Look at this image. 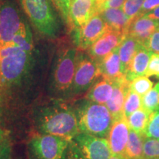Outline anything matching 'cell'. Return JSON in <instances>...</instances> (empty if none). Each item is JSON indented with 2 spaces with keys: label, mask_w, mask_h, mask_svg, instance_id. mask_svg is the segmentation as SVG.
I'll use <instances>...</instances> for the list:
<instances>
[{
  "label": "cell",
  "mask_w": 159,
  "mask_h": 159,
  "mask_svg": "<svg viewBox=\"0 0 159 159\" xmlns=\"http://www.w3.org/2000/svg\"><path fill=\"white\" fill-rule=\"evenodd\" d=\"M34 123L40 134L72 140L80 133L74 108L60 102L43 105L35 110Z\"/></svg>",
  "instance_id": "1"
},
{
  "label": "cell",
  "mask_w": 159,
  "mask_h": 159,
  "mask_svg": "<svg viewBox=\"0 0 159 159\" xmlns=\"http://www.w3.org/2000/svg\"><path fill=\"white\" fill-rule=\"evenodd\" d=\"M1 49L0 91L14 88L21 84L31 69L33 52H29L11 43Z\"/></svg>",
  "instance_id": "2"
},
{
  "label": "cell",
  "mask_w": 159,
  "mask_h": 159,
  "mask_svg": "<svg viewBox=\"0 0 159 159\" xmlns=\"http://www.w3.org/2000/svg\"><path fill=\"white\" fill-rule=\"evenodd\" d=\"M74 109L80 133L108 137L114 119L106 105L85 99L77 102Z\"/></svg>",
  "instance_id": "3"
},
{
  "label": "cell",
  "mask_w": 159,
  "mask_h": 159,
  "mask_svg": "<svg viewBox=\"0 0 159 159\" xmlns=\"http://www.w3.org/2000/svg\"><path fill=\"white\" fill-rule=\"evenodd\" d=\"M23 11L35 28L46 37L54 39L59 24L51 0H19Z\"/></svg>",
  "instance_id": "4"
},
{
  "label": "cell",
  "mask_w": 159,
  "mask_h": 159,
  "mask_svg": "<svg viewBox=\"0 0 159 159\" xmlns=\"http://www.w3.org/2000/svg\"><path fill=\"white\" fill-rule=\"evenodd\" d=\"M77 56V49L72 47L60 52L51 79L52 86L58 94H69L76 70Z\"/></svg>",
  "instance_id": "5"
},
{
  "label": "cell",
  "mask_w": 159,
  "mask_h": 159,
  "mask_svg": "<svg viewBox=\"0 0 159 159\" xmlns=\"http://www.w3.org/2000/svg\"><path fill=\"white\" fill-rule=\"evenodd\" d=\"M70 140L51 134H34L27 143L30 159H62Z\"/></svg>",
  "instance_id": "6"
},
{
  "label": "cell",
  "mask_w": 159,
  "mask_h": 159,
  "mask_svg": "<svg viewBox=\"0 0 159 159\" xmlns=\"http://www.w3.org/2000/svg\"><path fill=\"white\" fill-rule=\"evenodd\" d=\"M101 77L99 64L95 60L78 52L77 66L69 96H78L89 90Z\"/></svg>",
  "instance_id": "7"
},
{
  "label": "cell",
  "mask_w": 159,
  "mask_h": 159,
  "mask_svg": "<svg viewBox=\"0 0 159 159\" xmlns=\"http://www.w3.org/2000/svg\"><path fill=\"white\" fill-rule=\"evenodd\" d=\"M24 23L12 0H0V49L11 44Z\"/></svg>",
  "instance_id": "8"
},
{
  "label": "cell",
  "mask_w": 159,
  "mask_h": 159,
  "mask_svg": "<svg viewBox=\"0 0 159 159\" xmlns=\"http://www.w3.org/2000/svg\"><path fill=\"white\" fill-rule=\"evenodd\" d=\"M110 29L99 13L95 14L83 27L75 30L73 33V41L77 49L88 50V49L102 36Z\"/></svg>",
  "instance_id": "9"
},
{
  "label": "cell",
  "mask_w": 159,
  "mask_h": 159,
  "mask_svg": "<svg viewBox=\"0 0 159 159\" xmlns=\"http://www.w3.org/2000/svg\"><path fill=\"white\" fill-rule=\"evenodd\" d=\"M73 140L87 159H108L112 155L108 139L79 133Z\"/></svg>",
  "instance_id": "10"
},
{
  "label": "cell",
  "mask_w": 159,
  "mask_h": 159,
  "mask_svg": "<svg viewBox=\"0 0 159 159\" xmlns=\"http://www.w3.org/2000/svg\"><path fill=\"white\" fill-rule=\"evenodd\" d=\"M125 34L122 32L109 30L88 49V55L99 62L105 56L117 49Z\"/></svg>",
  "instance_id": "11"
},
{
  "label": "cell",
  "mask_w": 159,
  "mask_h": 159,
  "mask_svg": "<svg viewBox=\"0 0 159 159\" xmlns=\"http://www.w3.org/2000/svg\"><path fill=\"white\" fill-rule=\"evenodd\" d=\"M95 14L96 0H71L68 27L71 31L78 29Z\"/></svg>",
  "instance_id": "12"
},
{
  "label": "cell",
  "mask_w": 159,
  "mask_h": 159,
  "mask_svg": "<svg viewBox=\"0 0 159 159\" xmlns=\"http://www.w3.org/2000/svg\"><path fill=\"white\" fill-rule=\"evenodd\" d=\"M130 128L125 116L113 122L108 136L112 154L124 155L128 141Z\"/></svg>",
  "instance_id": "13"
},
{
  "label": "cell",
  "mask_w": 159,
  "mask_h": 159,
  "mask_svg": "<svg viewBox=\"0 0 159 159\" xmlns=\"http://www.w3.org/2000/svg\"><path fill=\"white\" fill-rule=\"evenodd\" d=\"M159 27V21L150 19L144 14H139L133 19L129 24L125 35L136 39L144 45L150 35Z\"/></svg>",
  "instance_id": "14"
},
{
  "label": "cell",
  "mask_w": 159,
  "mask_h": 159,
  "mask_svg": "<svg viewBox=\"0 0 159 159\" xmlns=\"http://www.w3.org/2000/svg\"><path fill=\"white\" fill-rule=\"evenodd\" d=\"M129 91L130 82L127 80L125 77L115 80L113 94L105 104L114 121L124 116V105Z\"/></svg>",
  "instance_id": "15"
},
{
  "label": "cell",
  "mask_w": 159,
  "mask_h": 159,
  "mask_svg": "<svg viewBox=\"0 0 159 159\" xmlns=\"http://www.w3.org/2000/svg\"><path fill=\"white\" fill-rule=\"evenodd\" d=\"M152 54L143 44L139 47L125 73L127 80L131 82L136 77L145 75Z\"/></svg>",
  "instance_id": "16"
},
{
  "label": "cell",
  "mask_w": 159,
  "mask_h": 159,
  "mask_svg": "<svg viewBox=\"0 0 159 159\" xmlns=\"http://www.w3.org/2000/svg\"><path fill=\"white\" fill-rule=\"evenodd\" d=\"M118 48L98 62L101 77L114 81L125 77L121 68Z\"/></svg>",
  "instance_id": "17"
},
{
  "label": "cell",
  "mask_w": 159,
  "mask_h": 159,
  "mask_svg": "<svg viewBox=\"0 0 159 159\" xmlns=\"http://www.w3.org/2000/svg\"><path fill=\"white\" fill-rule=\"evenodd\" d=\"M114 82L102 77L98 79L89 89L86 99L99 104H106L113 94Z\"/></svg>",
  "instance_id": "18"
},
{
  "label": "cell",
  "mask_w": 159,
  "mask_h": 159,
  "mask_svg": "<svg viewBox=\"0 0 159 159\" xmlns=\"http://www.w3.org/2000/svg\"><path fill=\"white\" fill-rule=\"evenodd\" d=\"M111 30L125 33L131 20L127 16L122 7L107 8L99 13Z\"/></svg>",
  "instance_id": "19"
},
{
  "label": "cell",
  "mask_w": 159,
  "mask_h": 159,
  "mask_svg": "<svg viewBox=\"0 0 159 159\" xmlns=\"http://www.w3.org/2000/svg\"><path fill=\"white\" fill-rule=\"evenodd\" d=\"M142 45L136 39L129 35H125L119 46V55L122 73L125 75L127 69L139 47Z\"/></svg>",
  "instance_id": "20"
},
{
  "label": "cell",
  "mask_w": 159,
  "mask_h": 159,
  "mask_svg": "<svg viewBox=\"0 0 159 159\" xmlns=\"http://www.w3.org/2000/svg\"><path fill=\"white\" fill-rule=\"evenodd\" d=\"M146 136L130 129L125 156L128 159H142L144 142Z\"/></svg>",
  "instance_id": "21"
},
{
  "label": "cell",
  "mask_w": 159,
  "mask_h": 159,
  "mask_svg": "<svg viewBox=\"0 0 159 159\" xmlns=\"http://www.w3.org/2000/svg\"><path fill=\"white\" fill-rule=\"evenodd\" d=\"M150 114L151 113L149 111L142 108L130 114L128 118H126L130 130L136 131L139 134H144L150 119Z\"/></svg>",
  "instance_id": "22"
},
{
  "label": "cell",
  "mask_w": 159,
  "mask_h": 159,
  "mask_svg": "<svg viewBox=\"0 0 159 159\" xmlns=\"http://www.w3.org/2000/svg\"><path fill=\"white\" fill-rule=\"evenodd\" d=\"M13 44L19 47L22 50L29 52H33V34L29 26L25 22L21 26L19 32L13 37L12 43Z\"/></svg>",
  "instance_id": "23"
},
{
  "label": "cell",
  "mask_w": 159,
  "mask_h": 159,
  "mask_svg": "<svg viewBox=\"0 0 159 159\" xmlns=\"http://www.w3.org/2000/svg\"><path fill=\"white\" fill-rule=\"evenodd\" d=\"M142 108L150 113L159 109V82L142 97Z\"/></svg>",
  "instance_id": "24"
},
{
  "label": "cell",
  "mask_w": 159,
  "mask_h": 159,
  "mask_svg": "<svg viewBox=\"0 0 159 159\" xmlns=\"http://www.w3.org/2000/svg\"><path fill=\"white\" fill-rule=\"evenodd\" d=\"M153 86V82L148 77L143 75L136 77L130 82V89L143 97Z\"/></svg>",
  "instance_id": "25"
},
{
  "label": "cell",
  "mask_w": 159,
  "mask_h": 159,
  "mask_svg": "<svg viewBox=\"0 0 159 159\" xmlns=\"http://www.w3.org/2000/svg\"><path fill=\"white\" fill-rule=\"evenodd\" d=\"M142 108V98L132 90L129 91L124 105V116L128 118L130 114Z\"/></svg>",
  "instance_id": "26"
},
{
  "label": "cell",
  "mask_w": 159,
  "mask_h": 159,
  "mask_svg": "<svg viewBox=\"0 0 159 159\" xmlns=\"http://www.w3.org/2000/svg\"><path fill=\"white\" fill-rule=\"evenodd\" d=\"M142 159H159V139L145 138Z\"/></svg>",
  "instance_id": "27"
},
{
  "label": "cell",
  "mask_w": 159,
  "mask_h": 159,
  "mask_svg": "<svg viewBox=\"0 0 159 159\" xmlns=\"http://www.w3.org/2000/svg\"><path fill=\"white\" fill-rule=\"evenodd\" d=\"M144 135L147 138L159 139V109L150 114Z\"/></svg>",
  "instance_id": "28"
},
{
  "label": "cell",
  "mask_w": 159,
  "mask_h": 159,
  "mask_svg": "<svg viewBox=\"0 0 159 159\" xmlns=\"http://www.w3.org/2000/svg\"><path fill=\"white\" fill-rule=\"evenodd\" d=\"M144 0H125L122 8L130 20L139 14Z\"/></svg>",
  "instance_id": "29"
},
{
  "label": "cell",
  "mask_w": 159,
  "mask_h": 159,
  "mask_svg": "<svg viewBox=\"0 0 159 159\" xmlns=\"http://www.w3.org/2000/svg\"><path fill=\"white\" fill-rule=\"evenodd\" d=\"M51 2L54 5L55 8L57 10L65 25L68 27L71 0H51Z\"/></svg>",
  "instance_id": "30"
},
{
  "label": "cell",
  "mask_w": 159,
  "mask_h": 159,
  "mask_svg": "<svg viewBox=\"0 0 159 159\" xmlns=\"http://www.w3.org/2000/svg\"><path fill=\"white\" fill-rule=\"evenodd\" d=\"M62 159H87L74 140H70Z\"/></svg>",
  "instance_id": "31"
},
{
  "label": "cell",
  "mask_w": 159,
  "mask_h": 159,
  "mask_svg": "<svg viewBox=\"0 0 159 159\" xmlns=\"http://www.w3.org/2000/svg\"><path fill=\"white\" fill-rule=\"evenodd\" d=\"M145 76L154 77L156 79H159V53L151 55Z\"/></svg>",
  "instance_id": "32"
},
{
  "label": "cell",
  "mask_w": 159,
  "mask_h": 159,
  "mask_svg": "<svg viewBox=\"0 0 159 159\" xmlns=\"http://www.w3.org/2000/svg\"><path fill=\"white\" fill-rule=\"evenodd\" d=\"M0 159H13V148L9 137L5 135L0 144Z\"/></svg>",
  "instance_id": "33"
},
{
  "label": "cell",
  "mask_w": 159,
  "mask_h": 159,
  "mask_svg": "<svg viewBox=\"0 0 159 159\" xmlns=\"http://www.w3.org/2000/svg\"><path fill=\"white\" fill-rule=\"evenodd\" d=\"M144 47L151 52L152 54H158L159 53V29L150 35L147 42L144 43Z\"/></svg>",
  "instance_id": "34"
},
{
  "label": "cell",
  "mask_w": 159,
  "mask_h": 159,
  "mask_svg": "<svg viewBox=\"0 0 159 159\" xmlns=\"http://www.w3.org/2000/svg\"><path fill=\"white\" fill-rule=\"evenodd\" d=\"M158 6L159 0H144L139 14H146Z\"/></svg>",
  "instance_id": "35"
},
{
  "label": "cell",
  "mask_w": 159,
  "mask_h": 159,
  "mask_svg": "<svg viewBox=\"0 0 159 159\" xmlns=\"http://www.w3.org/2000/svg\"><path fill=\"white\" fill-rule=\"evenodd\" d=\"M125 1V0H109L108 2H107L106 3L103 5L100 12L107 8H119V7H122Z\"/></svg>",
  "instance_id": "36"
},
{
  "label": "cell",
  "mask_w": 159,
  "mask_h": 159,
  "mask_svg": "<svg viewBox=\"0 0 159 159\" xmlns=\"http://www.w3.org/2000/svg\"><path fill=\"white\" fill-rule=\"evenodd\" d=\"M144 15H146L147 16L150 18V19L159 21V6L156 7V8H154L153 10H152L151 11L148 12V13H146Z\"/></svg>",
  "instance_id": "37"
},
{
  "label": "cell",
  "mask_w": 159,
  "mask_h": 159,
  "mask_svg": "<svg viewBox=\"0 0 159 159\" xmlns=\"http://www.w3.org/2000/svg\"><path fill=\"white\" fill-rule=\"evenodd\" d=\"M108 159H128V158L125 156H124V155L112 154Z\"/></svg>",
  "instance_id": "38"
},
{
  "label": "cell",
  "mask_w": 159,
  "mask_h": 159,
  "mask_svg": "<svg viewBox=\"0 0 159 159\" xmlns=\"http://www.w3.org/2000/svg\"><path fill=\"white\" fill-rule=\"evenodd\" d=\"M4 137H5V133H4L3 130L2 129L1 127H0V144H1L2 142Z\"/></svg>",
  "instance_id": "39"
},
{
  "label": "cell",
  "mask_w": 159,
  "mask_h": 159,
  "mask_svg": "<svg viewBox=\"0 0 159 159\" xmlns=\"http://www.w3.org/2000/svg\"><path fill=\"white\" fill-rule=\"evenodd\" d=\"M1 60H2V57H1V49H0V64H1Z\"/></svg>",
  "instance_id": "40"
},
{
  "label": "cell",
  "mask_w": 159,
  "mask_h": 159,
  "mask_svg": "<svg viewBox=\"0 0 159 159\" xmlns=\"http://www.w3.org/2000/svg\"><path fill=\"white\" fill-rule=\"evenodd\" d=\"M19 159H21V158H19Z\"/></svg>",
  "instance_id": "41"
},
{
  "label": "cell",
  "mask_w": 159,
  "mask_h": 159,
  "mask_svg": "<svg viewBox=\"0 0 159 159\" xmlns=\"http://www.w3.org/2000/svg\"><path fill=\"white\" fill-rule=\"evenodd\" d=\"M158 29H159V27H158Z\"/></svg>",
  "instance_id": "42"
}]
</instances>
